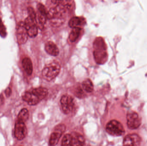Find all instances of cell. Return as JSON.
<instances>
[{
  "instance_id": "6da1fadb",
  "label": "cell",
  "mask_w": 147,
  "mask_h": 146,
  "mask_svg": "<svg viewBox=\"0 0 147 146\" xmlns=\"http://www.w3.org/2000/svg\"><path fill=\"white\" fill-rule=\"evenodd\" d=\"M61 66L58 62H53L47 65L42 70L43 78L50 81L55 79L60 73Z\"/></svg>"
},
{
  "instance_id": "7a4b0ae2",
  "label": "cell",
  "mask_w": 147,
  "mask_h": 146,
  "mask_svg": "<svg viewBox=\"0 0 147 146\" xmlns=\"http://www.w3.org/2000/svg\"><path fill=\"white\" fill-rule=\"evenodd\" d=\"M106 131L109 134L114 136H122L125 133L122 124L116 120H112L107 123Z\"/></svg>"
},
{
  "instance_id": "3957f363",
  "label": "cell",
  "mask_w": 147,
  "mask_h": 146,
  "mask_svg": "<svg viewBox=\"0 0 147 146\" xmlns=\"http://www.w3.org/2000/svg\"><path fill=\"white\" fill-rule=\"evenodd\" d=\"M24 22L28 36L32 38L36 37L38 33V27L36 19L28 16Z\"/></svg>"
},
{
  "instance_id": "277c9868",
  "label": "cell",
  "mask_w": 147,
  "mask_h": 146,
  "mask_svg": "<svg viewBox=\"0 0 147 146\" xmlns=\"http://www.w3.org/2000/svg\"><path fill=\"white\" fill-rule=\"evenodd\" d=\"M65 130V126L63 124L57 125L54 132L51 134L49 140V144L51 146H55L58 143L59 139Z\"/></svg>"
},
{
  "instance_id": "5b68a950",
  "label": "cell",
  "mask_w": 147,
  "mask_h": 146,
  "mask_svg": "<svg viewBox=\"0 0 147 146\" xmlns=\"http://www.w3.org/2000/svg\"><path fill=\"white\" fill-rule=\"evenodd\" d=\"M16 37L17 41L20 44H25L28 39L29 37L27 31L25 27L24 22H19L16 27Z\"/></svg>"
},
{
  "instance_id": "8992f818",
  "label": "cell",
  "mask_w": 147,
  "mask_h": 146,
  "mask_svg": "<svg viewBox=\"0 0 147 146\" xmlns=\"http://www.w3.org/2000/svg\"><path fill=\"white\" fill-rule=\"evenodd\" d=\"M127 124L130 129H135L138 128L141 124L139 115L134 111H129L127 115Z\"/></svg>"
},
{
  "instance_id": "52a82bcc",
  "label": "cell",
  "mask_w": 147,
  "mask_h": 146,
  "mask_svg": "<svg viewBox=\"0 0 147 146\" xmlns=\"http://www.w3.org/2000/svg\"><path fill=\"white\" fill-rule=\"evenodd\" d=\"M61 106L63 111L65 114H69L73 111L74 103L72 97L69 95H64L61 98Z\"/></svg>"
},
{
  "instance_id": "ba28073f",
  "label": "cell",
  "mask_w": 147,
  "mask_h": 146,
  "mask_svg": "<svg viewBox=\"0 0 147 146\" xmlns=\"http://www.w3.org/2000/svg\"><path fill=\"white\" fill-rule=\"evenodd\" d=\"M27 129L24 123L17 121L16 123L14 135L19 140H22L26 136Z\"/></svg>"
},
{
  "instance_id": "9c48e42d",
  "label": "cell",
  "mask_w": 147,
  "mask_h": 146,
  "mask_svg": "<svg viewBox=\"0 0 147 146\" xmlns=\"http://www.w3.org/2000/svg\"><path fill=\"white\" fill-rule=\"evenodd\" d=\"M141 138L135 134L129 135L124 138L123 140L124 146H140L141 143Z\"/></svg>"
},
{
  "instance_id": "30bf717a",
  "label": "cell",
  "mask_w": 147,
  "mask_h": 146,
  "mask_svg": "<svg viewBox=\"0 0 147 146\" xmlns=\"http://www.w3.org/2000/svg\"><path fill=\"white\" fill-rule=\"evenodd\" d=\"M94 59L98 64H103L108 60V54L106 51L94 50L93 52Z\"/></svg>"
},
{
  "instance_id": "8fae6325",
  "label": "cell",
  "mask_w": 147,
  "mask_h": 146,
  "mask_svg": "<svg viewBox=\"0 0 147 146\" xmlns=\"http://www.w3.org/2000/svg\"><path fill=\"white\" fill-rule=\"evenodd\" d=\"M22 99L30 105H36L40 102L39 99L33 94L32 91H26L22 95Z\"/></svg>"
},
{
  "instance_id": "7c38bea8",
  "label": "cell",
  "mask_w": 147,
  "mask_h": 146,
  "mask_svg": "<svg viewBox=\"0 0 147 146\" xmlns=\"http://www.w3.org/2000/svg\"><path fill=\"white\" fill-rule=\"evenodd\" d=\"M45 49L47 54L53 56H57L59 53V49L57 45L51 41L46 43Z\"/></svg>"
},
{
  "instance_id": "4fadbf2b",
  "label": "cell",
  "mask_w": 147,
  "mask_h": 146,
  "mask_svg": "<svg viewBox=\"0 0 147 146\" xmlns=\"http://www.w3.org/2000/svg\"><path fill=\"white\" fill-rule=\"evenodd\" d=\"M86 23L85 19L82 17H74L70 20L69 25L72 28L79 27L84 25Z\"/></svg>"
},
{
  "instance_id": "5bb4252c",
  "label": "cell",
  "mask_w": 147,
  "mask_h": 146,
  "mask_svg": "<svg viewBox=\"0 0 147 146\" xmlns=\"http://www.w3.org/2000/svg\"><path fill=\"white\" fill-rule=\"evenodd\" d=\"M32 92L40 101L45 99L47 96L48 93L47 89L43 87L34 88L32 91Z\"/></svg>"
},
{
  "instance_id": "9a60e30c",
  "label": "cell",
  "mask_w": 147,
  "mask_h": 146,
  "mask_svg": "<svg viewBox=\"0 0 147 146\" xmlns=\"http://www.w3.org/2000/svg\"><path fill=\"white\" fill-rule=\"evenodd\" d=\"M94 50H105L107 49V45L103 38L97 37L94 40L93 44Z\"/></svg>"
},
{
  "instance_id": "2e32d148",
  "label": "cell",
  "mask_w": 147,
  "mask_h": 146,
  "mask_svg": "<svg viewBox=\"0 0 147 146\" xmlns=\"http://www.w3.org/2000/svg\"><path fill=\"white\" fill-rule=\"evenodd\" d=\"M22 66L25 71L28 75L32 74L33 72V65L32 61L30 58L26 57L22 60Z\"/></svg>"
},
{
  "instance_id": "e0dca14e",
  "label": "cell",
  "mask_w": 147,
  "mask_h": 146,
  "mask_svg": "<svg viewBox=\"0 0 147 146\" xmlns=\"http://www.w3.org/2000/svg\"><path fill=\"white\" fill-rule=\"evenodd\" d=\"M71 135L72 138V146L84 145L85 139L82 135L78 133H73Z\"/></svg>"
},
{
  "instance_id": "ac0fdd59",
  "label": "cell",
  "mask_w": 147,
  "mask_h": 146,
  "mask_svg": "<svg viewBox=\"0 0 147 146\" xmlns=\"http://www.w3.org/2000/svg\"><path fill=\"white\" fill-rule=\"evenodd\" d=\"M81 30H82L81 28H79V27L73 28V30L71 31L69 36V39L71 42L74 43L76 42V40L80 36Z\"/></svg>"
},
{
  "instance_id": "d6986e66",
  "label": "cell",
  "mask_w": 147,
  "mask_h": 146,
  "mask_svg": "<svg viewBox=\"0 0 147 146\" xmlns=\"http://www.w3.org/2000/svg\"><path fill=\"white\" fill-rule=\"evenodd\" d=\"M29 112L27 109H23L21 110L18 116V121L25 123L29 118Z\"/></svg>"
},
{
  "instance_id": "ffe728a7",
  "label": "cell",
  "mask_w": 147,
  "mask_h": 146,
  "mask_svg": "<svg viewBox=\"0 0 147 146\" xmlns=\"http://www.w3.org/2000/svg\"><path fill=\"white\" fill-rule=\"evenodd\" d=\"M83 89L87 93H91L94 89L93 83L90 79H86L82 83Z\"/></svg>"
},
{
  "instance_id": "44dd1931",
  "label": "cell",
  "mask_w": 147,
  "mask_h": 146,
  "mask_svg": "<svg viewBox=\"0 0 147 146\" xmlns=\"http://www.w3.org/2000/svg\"><path fill=\"white\" fill-rule=\"evenodd\" d=\"M61 146H72V138L71 135H64L62 141Z\"/></svg>"
},
{
  "instance_id": "7402d4cb",
  "label": "cell",
  "mask_w": 147,
  "mask_h": 146,
  "mask_svg": "<svg viewBox=\"0 0 147 146\" xmlns=\"http://www.w3.org/2000/svg\"><path fill=\"white\" fill-rule=\"evenodd\" d=\"M37 9H38V13L43 15L47 16L48 12L47 11L46 8L43 4L39 3L37 5Z\"/></svg>"
},
{
  "instance_id": "603a6c76",
  "label": "cell",
  "mask_w": 147,
  "mask_h": 146,
  "mask_svg": "<svg viewBox=\"0 0 147 146\" xmlns=\"http://www.w3.org/2000/svg\"><path fill=\"white\" fill-rule=\"evenodd\" d=\"M6 34H7V32H6V28L0 18V35L2 37H5L6 36Z\"/></svg>"
},
{
  "instance_id": "cb8c5ba5",
  "label": "cell",
  "mask_w": 147,
  "mask_h": 146,
  "mask_svg": "<svg viewBox=\"0 0 147 146\" xmlns=\"http://www.w3.org/2000/svg\"><path fill=\"white\" fill-rule=\"evenodd\" d=\"M28 16L34 19H36V13L34 9L31 7H29L28 8Z\"/></svg>"
},
{
  "instance_id": "d4e9b609",
  "label": "cell",
  "mask_w": 147,
  "mask_h": 146,
  "mask_svg": "<svg viewBox=\"0 0 147 146\" xmlns=\"http://www.w3.org/2000/svg\"><path fill=\"white\" fill-rule=\"evenodd\" d=\"M75 92H76L75 93H76L75 95H76V96L77 97H80L81 96H83V94H84L83 91H82V89L80 87H78V88H77L76 89Z\"/></svg>"
},
{
  "instance_id": "484cf974",
  "label": "cell",
  "mask_w": 147,
  "mask_h": 146,
  "mask_svg": "<svg viewBox=\"0 0 147 146\" xmlns=\"http://www.w3.org/2000/svg\"><path fill=\"white\" fill-rule=\"evenodd\" d=\"M5 94L7 97H9L11 95L12 93V91H11V88L8 87L7 88L5 91Z\"/></svg>"
},
{
  "instance_id": "4316f807",
  "label": "cell",
  "mask_w": 147,
  "mask_h": 146,
  "mask_svg": "<svg viewBox=\"0 0 147 146\" xmlns=\"http://www.w3.org/2000/svg\"><path fill=\"white\" fill-rule=\"evenodd\" d=\"M84 146V145H83V146Z\"/></svg>"
}]
</instances>
